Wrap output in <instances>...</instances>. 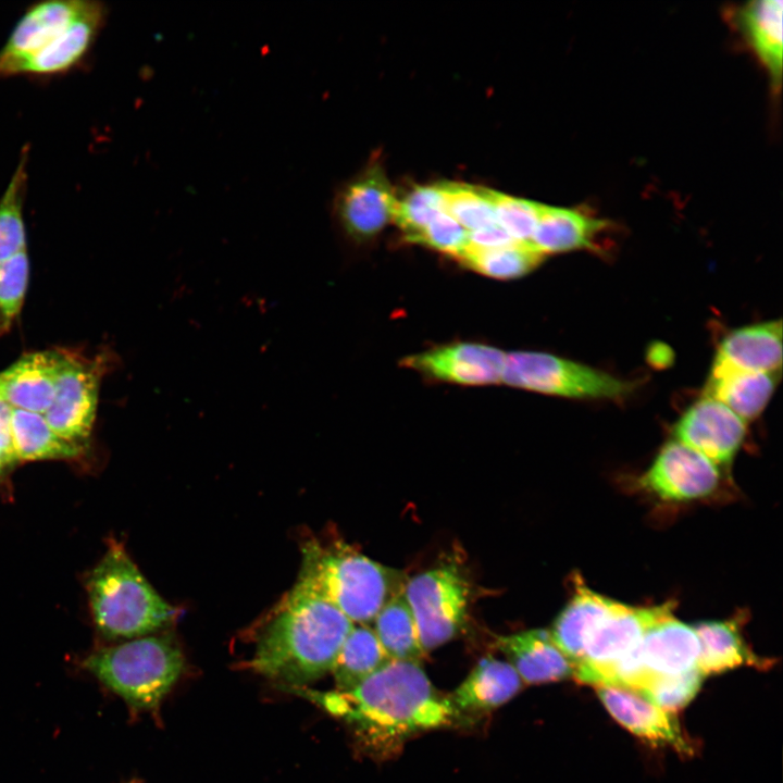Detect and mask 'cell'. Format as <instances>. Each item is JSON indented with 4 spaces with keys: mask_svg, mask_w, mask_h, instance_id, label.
<instances>
[{
    "mask_svg": "<svg viewBox=\"0 0 783 783\" xmlns=\"http://www.w3.org/2000/svg\"><path fill=\"white\" fill-rule=\"evenodd\" d=\"M315 698L380 753L399 747L419 732L447 726L458 716L419 662L411 661L390 660L353 688Z\"/></svg>",
    "mask_w": 783,
    "mask_h": 783,
    "instance_id": "obj_1",
    "label": "cell"
},
{
    "mask_svg": "<svg viewBox=\"0 0 783 783\" xmlns=\"http://www.w3.org/2000/svg\"><path fill=\"white\" fill-rule=\"evenodd\" d=\"M353 625L331 602L295 584L262 627L251 666L273 681L303 686L332 671Z\"/></svg>",
    "mask_w": 783,
    "mask_h": 783,
    "instance_id": "obj_2",
    "label": "cell"
},
{
    "mask_svg": "<svg viewBox=\"0 0 783 783\" xmlns=\"http://www.w3.org/2000/svg\"><path fill=\"white\" fill-rule=\"evenodd\" d=\"M301 554L296 584L331 602L353 623L369 625L403 591L402 574L339 542L323 544L311 538L303 543Z\"/></svg>",
    "mask_w": 783,
    "mask_h": 783,
    "instance_id": "obj_3",
    "label": "cell"
},
{
    "mask_svg": "<svg viewBox=\"0 0 783 783\" xmlns=\"http://www.w3.org/2000/svg\"><path fill=\"white\" fill-rule=\"evenodd\" d=\"M86 583L94 621L108 638L146 636L177 616V610L157 593L114 539Z\"/></svg>",
    "mask_w": 783,
    "mask_h": 783,
    "instance_id": "obj_4",
    "label": "cell"
},
{
    "mask_svg": "<svg viewBox=\"0 0 783 783\" xmlns=\"http://www.w3.org/2000/svg\"><path fill=\"white\" fill-rule=\"evenodd\" d=\"M184 656L171 636H141L99 649L82 664L135 710L159 706L184 670Z\"/></svg>",
    "mask_w": 783,
    "mask_h": 783,
    "instance_id": "obj_5",
    "label": "cell"
},
{
    "mask_svg": "<svg viewBox=\"0 0 783 783\" xmlns=\"http://www.w3.org/2000/svg\"><path fill=\"white\" fill-rule=\"evenodd\" d=\"M501 382L531 391L574 399H624L637 382L535 351L506 353Z\"/></svg>",
    "mask_w": 783,
    "mask_h": 783,
    "instance_id": "obj_6",
    "label": "cell"
},
{
    "mask_svg": "<svg viewBox=\"0 0 783 783\" xmlns=\"http://www.w3.org/2000/svg\"><path fill=\"white\" fill-rule=\"evenodd\" d=\"M403 595L424 652L452 639L465 624L470 587L455 564H443L410 577Z\"/></svg>",
    "mask_w": 783,
    "mask_h": 783,
    "instance_id": "obj_7",
    "label": "cell"
},
{
    "mask_svg": "<svg viewBox=\"0 0 783 783\" xmlns=\"http://www.w3.org/2000/svg\"><path fill=\"white\" fill-rule=\"evenodd\" d=\"M108 366L105 355L89 359L62 349L54 398L44 414L60 437L78 445L89 437L96 419L101 377Z\"/></svg>",
    "mask_w": 783,
    "mask_h": 783,
    "instance_id": "obj_8",
    "label": "cell"
},
{
    "mask_svg": "<svg viewBox=\"0 0 783 783\" xmlns=\"http://www.w3.org/2000/svg\"><path fill=\"white\" fill-rule=\"evenodd\" d=\"M670 612V604L635 608L614 601L591 633L583 657L574 664L573 676L581 683L599 687L608 670L639 644L654 623Z\"/></svg>",
    "mask_w": 783,
    "mask_h": 783,
    "instance_id": "obj_9",
    "label": "cell"
},
{
    "mask_svg": "<svg viewBox=\"0 0 783 783\" xmlns=\"http://www.w3.org/2000/svg\"><path fill=\"white\" fill-rule=\"evenodd\" d=\"M396 201L383 166L373 161L339 187L333 201V217L348 243L361 245L393 221Z\"/></svg>",
    "mask_w": 783,
    "mask_h": 783,
    "instance_id": "obj_10",
    "label": "cell"
},
{
    "mask_svg": "<svg viewBox=\"0 0 783 783\" xmlns=\"http://www.w3.org/2000/svg\"><path fill=\"white\" fill-rule=\"evenodd\" d=\"M673 432L678 442L718 467L733 460L745 438L746 422L720 401L704 395L682 414Z\"/></svg>",
    "mask_w": 783,
    "mask_h": 783,
    "instance_id": "obj_11",
    "label": "cell"
},
{
    "mask_svg": "<svg viewBox=\"0 0 783 783\" xmlns=\"http://www.w3.org/2000/svg\"><path fill=\"white\" fill-rule=\"evenodd\" d=\"M506 353L474 343H453L406 357L401 365L430 378L460 385L501 382Z\"/></svg>",
    "mask_w": 783,
    "mask_h": 783,
    "instance_id": "obj_12",
    "label": "cell"
},
{
    "mask_svg": "<svg viewBox=\"0 0 783 783\" xmlns=\"http://www.w3.org/2000/svg\"><path fill=\"white\" fill-rule=\"evenodd\" d=\"M718 467L696 450L667 443L641 480L643 487L666 500H691L711 494L719 483Z\"/></svg>",
    "mask_w": 783,
    "mask_h": 783,
    "instance_id": "obj_13",
    "label": "cell"
},
{
    "mask_svg": "<svg viewBox=\"0 0 783 783\" xmlns=\"http://www.w3.org/2000/svg\"><path fill=\"white\" fill-rule=\"evenodd\" d=\"M91 0H44L29 5L0 48V77L12 75L14 67L30 57L89 7Z\"/></svg>",
    "mask_w": 783,
    "mask_h": 783,
    "instance_id": "obj_14",
    "label": "cell"
},
{
    "mask_svg": "<svg viewBox=\"0 0 783 783\" xmlns=\"http://www.w3.org/2000/svg\"><path fill=\"white\" fill-rule=\"evenodd\" d=\"M107 16L105 3L91 0L77 20L47 46L20 62L11 76L50 77L76 69L91 51Z\"/></svg>",
    "mask_w": 783,
    "mask_h": 783,
    "instance_id": "obj_15",
    "label": "cell"
},
{
    "mask_svg": "<svg viewBox=\"0 0 783 783\" xmlns=\"http://www.w3.org/2000/svg\"><path fill=\"white\" fill-rule=\"evenodd\" d=\"M613 225L583 208H562L540 203L530 246L544 257L575 250H600Z\"/></svg>",
    "mask_w": 783,
    "mask_h": 783,
    "instance_id": "obj_16",
    "label": "cell"
},
{
    "mask_svg": "<svg viewBox=\"0 0 783 783\" xmlns=\"http://www.w3.org/2000/svg\"><path fill=\"white\" fill-rule=\"evenodd\" d=\"M62 349L29 352L0 373V398L13 409L45 414L51 406Z\"/></svg>",
    "mask_w": 783,
    "mask_h": 783,
    "instance_id": "obj_17",
    "label": "cell"
},
{
    "mask_svg": "<svg viewBox=\"0 0 783 783\" xmlns=\"http://www.w3.org/2000/svg\"><path fill=\"white\" fill-rule=\"evenodd\" d=\"M782 0H754L730 9L728 14L774 90L782 84Z\"/></svg>",
    "mask_w": 783,
    "mask_h": 783,
    "instance_id": "obj_18",
    "label": "cell"
},
{
    "mask_svg": "<svg viewBox=\"0 0 783 783\" xmlns=\"http://www.w3.org/2000/svg\"><path fill=\"white\" fill-rule=\"evenodd\" d=\"M496 646L524 683L539 684L573 676L572 662L556 646L549 631L534 629L499 636Z\"/></svg>",
    "mask_w": 783,
    "mask_h": 783,
    "instance_id": "obj_19",
    "label": "cell"
},
{
    "mask_svg": "<svg viewBox=\"0 0 783 783\" xmlns=\"http://www.w3.org/2000/svg\"><path fill=\"white\" fill-rule=\"evenodd\" d=\"M598 696L609 713L635 735L689 753L676 721L642 695L625 688L601 686Z\"/></svg>",
    "mask_w": 783,
    "mask_h": 783,
    "instance_id": "obj_20",
    "label": "cell"
},
{
    "mask_svg": "<svg viewBox=\"0 0 783 783\" xmlns=\"http://www.w3.org/2000/svg\"><path fill=\"white\" fill-rule=\"evenodd\" d=\"M639 650L654 675H678L697 669L700 644L694 627L668 613L644 634Z\"/></svg>",
    "mask_w": 783,
    "mask_h": 783,
    "instance_id": "obj_21",
    "label": "cell"
},
{
    "mask_svg": "<svg viewBox=\"0 0 783 783\" xmlns=\"http://www.w3.org/2000/svg\"><path fill=\"white\" fill-rule=\"evenodd\" d=\"M714 362L753 372L780 373L782 323H754L730 331L721 339Z\"/></svg>",
    "mask_w": 783,
    "mask_h": 783,
    "instance_id": "obj_22",
    "label": "cell"
},
{
    "mask_svg": "<svg viewBox=\"0 0 783 783\" xmlns=\"http://www.w3.org/2000/svg\"><path fill=\"white\" fill-rule=\"evenodd\" d=\"M779 375L745 371L713 361L705 396L720 401L747 423L759 417L767 407Z\"/></svg>",
    "mask_w": 783,
    "mask_h": 783,
    "instance_id": "obj_23",
    "label": "cell"
},
{
    "mask_svg": "<svg viewBox=\"0 0 783 783\" xmlns=\"http://www.w3.org/2000/svg\"><path fill=\"white\" fill-rule=\"evenodd\" d=\"M522 686L508 661L485 657L448 698L458 713L484 712L506 704Z\"/></svg>",
    "mask_w": 783,
    "mask_h": 783,
    "instance_id": "obj_24",
    "label": "cell"
},
{
    "mask_svg": "<svg viewBox=\"0 0 783 783\" xmlns=\"http://www.w3.org/2000/svg\"><path fill=\"white\" fill-rule=\"evenodd\" d=\"M575 583L573 597L549 631L551 639L573 668L583 657L591 633L614 604V600L593 592L581 581Z\"/></svg>",
    "mask_w": 783,
    "mask_h": 783,
    "instance_id": "obj_25",
    "label": "cell"
},
{
    "mask_svg": "<svg viewBox=\"0 0 783 783\" xmlns=\"http://www.w3.org/2000/svg\"><path fill=\"white\" fill-rule=\"evenodd\" d=\"M700 644L698 671L705 676L748 664H765L745 643L738 619L728 621H701L693 626Z\"/></svg>",
    "mask_w": 783,
    "mask_h": 783,
    "instance_id": "obj_26",
    "label": "cell"
},
{
    "mask_svg": "<svg viewBox=\"0 0 783 783\" xmlns=\"http://www.w3.org/2000/svg\"><path fill=\"white\" fill-rule=\"evenodd\" d=\"M11 436L18 461L74 459L83 452L82 445L60 437L36 412L13 409Z\"/></svg>",
    "mask_w": 783,
    "mask_h": 783,
    "instance_id": "obj_27",
    "label": "cell"
},
{
    "mask_svg": "<svg viewBox=\"0 0 783 783\" xmlns=\"http://www.w3.org/2000/svg\"><path fill=\"white\" fill-rule=\"evenodd\" d=\"M390 659L381 646L373 627L353 625L336 657L332 673L336 691H348L368 679Z\"/></svg>",
    "mask_w": 783,
    "mask_h": 783,
    "instance_id": "obj_28",
    "label": "cell"
},
{
    "mask_svg": "<svg viewBox=\"0 0 783 783\" xmlns=\"http://www.w3.org/2000/svg\"><path fill=\"white\" fill-rule=\"evenodd\" d=\"M373 623L375 635L390 660L419 662L425 655L403 591L383 606Z\"/></svg>",
    "mask_w": 783,
    "mask_h": 783,
    "instance_id": "obj_29",
    "label": "cell"
},
{
    "mask_svg": "<svg viewBox=\"0 0 783 783\" xmlns=\"http://www.w3.org/2000/svg\"><path fill=\"white\" fill-rule=\"evenodd\" d=\"M27 162L26 147L0 197V264L26 250L23 210L28 178Z\"/></svg>",
    "mask_w": 783,
    "mask_h": 783,
    "instance_id": "obj_30",
    "label": "cell"
},
{
    "mask_svg": "<svg viewBox=\"0 0 783 783\" xmlns=\"http://www.w3.org/2000/svg\"><path fill=\"white\" fill-rule=\"evenodd\" d=\"M544 258L530 245L517 243L492 249L467 246L457 260L465 268L482 275L498 279H510L527 274L537 268Z\"/></svg>",
    "mask_w": 783,
    "mask_h": 783,
    "instance_id": "obj_31",
    "label": "cell"
},
{
    "mask_svg": "<svg viewBox=\"0 0 783 783\" xmlns=\"http://www.w3.org/2000/svg\"><path fill=\"white\" fill-rule=\"evenodd\" d=\"M438 186L445 212L468 232L496 222L487 188L453 182L438 183Z\"/></svg>",
    "mask_w": 783,
    "mask_h": 783,
    "instance_id": "obj_32",
    "label": "cell"
},
{
    "mask_svg": "<svg viewBox=\"0 0 783 783\" xmlns=\"http://www.w3.org/2000/svg\"><path fill=\"white\" fill-rule=\"evenodd\" d=\"M443 211L444 200L438 184L415 185L397 198L393 222L411 243Z\"/></svg>",
    "mask_w": 783,
    "mask_h": 783,
    "instance_id": "obj_33",
    "label": "cell"
},
{
    "mask_svg": "<svg viewBox=\"0 0 783 783\" xmlns=\"http://www.w3.org/2000/svg\"><path fill=\"white\" fill-rule=\"evenodd\" d=\"M496 222L518 243L530 245L540 203L487 189Z\"/></svg>",
    "mask_w": 783,
    "mask_h": 783,
    "instance_id": "obj_34",
    "label": "cell"
},
{
    "mask_svg": "<svg viewBox=\"0 0 783 783\" xmlns=\"http://www.w3.org/2000/svg\"><path fill=\"white\" fill-rule=\"evenodd\" d=\"M703 678L698 669L678 675H652L638 694L667 712L676 711L694 698Z\"/></svg>",
    "mask_w": 783,
    "mask_h": 783,
    "instance_id": "obj_35",
    "label": "cell"
},
{
    "mask_svg": "<svg viewBox=\"0 0 783 783\" xmlns=\"http://www.w3.org/2000/svg\"><path fill=\"white\" fill-rule=\"evenodd\" d=\"M28 257L23 251L0 264V328L8 330L18 314L27 288Z\"/></svg>",
    "mask_w": 783,
    "mask_h": 783,
    "instance_id": "obj_36",
    "label": "cell"
},
{
    "mask_svg": "<svg viewBox=\"0 0 783 783\" xmlns=\"http://www.w3.org/2000/svg\"><path fill=\"white\" fill-rule=\"evenodd\" d=\"M411 243L425 245L458 259L468 246V231L443 211Z\"/></svg>",
    "mask_w": 783,
    "mask_h": 783,
    "instance_id": "obj_37",
    "label": "cell"
},
{
    "mask_svg": "<svg viewBox=\"0 0 783 783\" xmlns=\"http://www.w3.org/2000/svg\"><path fill=\"white\" fill-rule=\"evenodd\" d=\"M517 243L497 222L468 232V246L472 248L492 249Z\"/></svg>",
    "mask_w": 783,
    "mask_h": 783,
    "instance_id": "obj_38",
    "label": "cell"
},
{
    "mask_svg": "<svg viewBox=\"0 0 783 783\" xmlns=\"http://www.w3.org/2000/svg\"><path fill=\"white\" fill-rule=\"evenodd\" d=\"M16 461L18 460L12 442L11 424L0 422V475Z\"/></svg>",
    "mask_w": 783,
    "mask_h": 783,
    "instance_id": "obj_39",
    "label": "cell"
}]
</instances>
